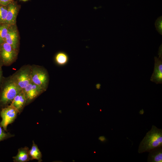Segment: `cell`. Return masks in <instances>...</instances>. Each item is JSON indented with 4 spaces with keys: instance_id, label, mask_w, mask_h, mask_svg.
<instances>
[{
    "instance_id": "cell-1",
    "label": "cell",
    "mask_w": 162,
    "mask_h": 162,
    "mask_svg": "<svg viewBox=\"0 0 162 162\" xmlns=\"http://www.w3.org/2000/svg\"><path fill=\"white\" fill-rule=\"evenodd\" d=\"M22 90L13 81L10 76L4 77L0 85V111L10 105Z\"/></svg>"
},
{
    "instance_id": "cell-2",
    "label": "cell",
    "mask_w": 162,
    "mask_h": 162,
    "mask_svg": "<svg viewBox=\"0 0 162 162\" xmlns=\"http://www.w3.org/2000/svg\"><path fill=\"white\" fill-rule=\"evenodd\" d=\"M162 147V130L152 125L140 143L138 152L141 153Z\"/></svg>"
},
{
    "instance_id": "cell-3",
    "label": "cell",
    "mask_w": 162,
    "mask_h": 162,
    "mask_svg": "<svg viewBox=\"0 0 162 162\" xmlns=\"http://www.w3.org/2000/svg\"><path fill=\"white\" fill-rule=\"evenodd\" d=\"M32 82L45 91L48 86L50 77L47 70L44 67L33 64L31 65Z\"/></svg>"
},
{
    "instance_id": "cell-4",
    "label": "cell",
    "mask_w": 162,
    "mask_h": 162,
    "mask_svg": "<svg viewBox=\"0 0 162 162\" xmlns=\"http://www.w3.org/2000/svg\"><path fill=\"white\" fill-rule=\"evenodd\" d=\"M31 73V65L27 64L21 67L10 76L14 83L22 90L32 82Z\"/></svg>"
},
{
    "instance_id": "cell-5",
    "label": "cell",
    "mask_w": 162,
    "mask_h": 162,
    "mask_svg": "<svg viewBox=\"0 0 162 162\" xmlns=\"http://www.w3.org/2000/svg\"><path fill=\"white\" fill-rule=\"evenodd\" d=\"M19 51L10 45L4 42L0 44V64L2 66H8L16 60Z\"/></svg>"
},
{
    "instance_id": "cell-6",
    "label": "cell",
    "mask_w": 162,
    "mask_h": 162,
    "mask_svg": "<svg viewBox=\"0 0 162 162\" xmlns=\"http://www.w3.org/2000/svg\"><path fill=\"white\" fill-rule=\"evenodd\" d=\"M19 112L17 109L11 105L2 109L0 111V116L2 119L0 125L7 131L8 126L14 122Z\"/></svg>"
},
{
    "instance_id": "cell-7",
    "label": "cell",
    "mask_w": 162,
    "mask_h": 162,
    "mask_svg": "<svg viewBox=\"0 0 162 162\" xmlns=\"http://www.w3.org/2000/svg\"><path fill=\"white\" fill-rule=\"evenodd\" d=\"M26 100V106L32 102L45 91L40 87L31 82L22 90Z\"/></svg>"
},
{
    "instance_id": "cell-8",
    "label": "cell",
    "mask_w": 162,
    "mask_h": 162,
    "mask_svg": "<svg viewBox=\"0 0 162 162\" xmlns=\"http://www.w3.org/2000/svg\"><path fill=\"white\" fill-rule=\"evenodd\" d=\"M5 42L10 45L14 49L19 50L20 36L16 24L10 25Z\"/></svg>"
},
{
    "instance_id": "cell-9",
    "label": "cell",
    "mask_w": 162,
    "mask_h": 162,
    "mask_svg": "<svg viewBox=\"0 0 162 162\" xmlns=\"http://www.w3.org/2000/svg\"><path fill=\"white\" fill-rule=\"evenodd\" d=\"M155 63L153 73L151 76V81L156 84L162 83V58L154 57Z\"/></svg>"
},
{
    "instance_id": "cell-10",
    "label": "cell",
    "mask_w": 162,
    "mask_h": 162,
    "mask_svg": "<svg viewBox=\"0 0 162 162\" xmlns=\"http://www.w3.org/2000/svg\"><path fill=\"white\" fill-rule=\"evenodd\" d=\"M19 10L18 6L11 2L8 5V11L5 23L9 25L16 24V19Z\"/></svg>"
},
{
    "instance_id": "cell-11",
    "label": "cell",
    "mask_w": 162,
    "mask_h": 162,
    "mask_svg": "<svg viewBox=\"0 0 162 162\" xmlns=\"http://www.w3.org/2000/svg\"><path fill=\"white\" fill-rule=\"evenodd\" d=\"M26 100L22 90L15 97L10 105L16 108L18 110L20 114L26 106Z\"/></svg>"
},
{
    "instance_id": "cell-12",
    "label": "cell",
    "mask_w": 162,
    "mask_h": 162,
    "mask_svg": "<svg viewBox=\"0 0 162 162\" xmlns=\"http://www.w3.org/2000/svg\"><path fill=\"white\" fill-rule=\"evenodd\" d=\"M29 151V148L27 146L19 148L17 155L13 157V161L26 162L29 161L30 160Z\"/></svg>"
},
{
    "instance_id": "cell-13",
    "label": "cell",
    "mask_w": 162,
    "mask_h": 162,
    "mask_svg": "<svg viewBox=\"0 0 162 162\" xmlns=\"http://www.w3.org/2000/svg\"><path fill=\"white\" fill-rule=\"evenodd\" d=\"M148 152V162H162V147L154 149Z\"/></svg>"
},
{
    "instance_id": "cell-14",
    "label": "cell",
    "mask_w": 162,
    "mask_h": 162,
    "mask_svg": "<svg viewBox=\"0 0 162 162\" xmlns=\"http://www.w3.org/2000/svg\"><path fill=\"white\" fill-rule=\"evenodd\" d=\"M29 153L30 160H36L38 162L42 161V153L34 141H32V145L29 149Z\"/></svg>"
},
{
    "instance_id": "cell-15",
    "label": "cell",
    "mask_w": 162,
    "mask_h": 162,
    "mask_svg": "<svg viewBox=\"0 0 162 162\" xmlns=\"http://www.w3.org/2000/svg\"><path fill=\"white\" fill-rule=\"evenodd\" d=\"M68 58L67 55L64 52H58L56 55L55 60L56 62L59 65H64L68 62Z\"/></svg>"
},
{
    "instance_id": "cell-16",
    "label": "cell",
    "mask_w": 162,
    "mask_h": 162,
    "mask_svg": "<svg viewBox=\"0 0 162 162\" xmlns=\"http://www.w3.org/2000/svg\"><path fill=\"white\" fill-rule=\"evenodd\" d=\"M9 26L6 23H0V44L5 42Z\"/></svg>"
},
{
    "instance_id": "cell-17",
    "label": "cell",
    "mask_w": 162,
    "mask_h": 162,
    "mask_svg": "<svg viewBox=\"0 0 162 162\" xmlns=\"http://www.w3.org/2000/svg\"><path fill=\"white\" fill-rule=\"evenodd\" d=\"M8 11V5L0 4V23H5Z\"/></svg>"
},
{
    "instance_id": "cell-18",
    "label": "cell",
    "mask_w": 162,
    "mask_h": 162,
    "mask_svg": "<svg viewBox=\"0 0 162 162\" xmlns=\"http://www.w3.org/2000/svg\"><path fill=\"white\" fill-rule=\"evenodd\" d=\"M14 136V135L4 130L0 125V142Z\"/></svg>"
},
{
    "instance_id": "cell-19",
    "label": "cell",
    "mask_w": 162,
    "mask_h": 162,
    "mask_svg": "<svg viewBox=\"0 0 162 162\" xmlns=\"http://www.w3.org/2000/svg\"><path fill=\"white\" fill-rule=\"evenodd\" d=\"M155 25L156 28L158 32L161 35L162 34V16H160L156 20Z\"/></svg>"
},
{
    "instance_id": "cell-20",
    "label": "cell",
    "mask_w": 162,
    "mask_h": 162,
    "mask_svg": "<svg viewBox=\"0 0 162 162\" xmlns=\"http://www.w3.org/2000/svg\"><path fill=\"white\" fill-rule=\"evenodd\" d=\"M13 0H0V4L7 6L12 2Z\"/></svg>"
},
{
    "instance_id": "cell-21",
    "label": "cell",
    "mask_w": 162,
    "mask_h": 162,
    "mask_svg": "<svg viewBox=\"0 0 162 162\" xmlns=\"http://www.w3.org/2000/svg\"><path fill=\"white\" fill-rule=\"evenodd\" d=\"M2 66L0 64V85L2 81L4 76L3 75V71L2 70Z\"/></svg>"
},
{
    "instance_id": "cell-22",
    "label": "cell",
    "mask_w": 162,
    "mask_h": 162,
    "mask_svg": "<svg viewBox=\"0 0 162 162\" xmlns=\"http://www.w3.org/2000/svg\"><path fill=\"white\" fill-rule=\"evenodd\" d=\"M162 44L160 46L158 52V55H159V57L162 58Z\"/></svg>"
},
{
    "instance_id": "cell-23",
    "label": "cell",
    "mask_w": 162,
    "mask_h": 162,
    "mask_svg": "<svg viewBox=\"0 0 162 162\" xmlns=\"http://www.w3.org/2000/svg\"><path fill=\"white\" fill-rule=\"evenodd\" d=\"M99 139L101 141H104L105 140V138L104 136H101L99 137Z\"/></svg>"
},
{
    "instance_id": "cell-24",
    "label": "cell",
    "mask_w": 162,
    "mask_h": 162,
    "mask_svg": "<svg viewBox=\"0 0 162 162\" xmlns=\"http://www.w3.org/2000/svg\"><path fill=\"white\" fill-rule=\"evenodd\" d=\"M100 84H98L96 85V87L97 89H99L100 88Z\"/></svg>"
},
{
    "instance_id": "cell-25",
    "label": "cell",
    "mask_w": 162,
    "mask_h": 162,
    "mask_svg": "<svg viewBox=\"0 0 162 162\" xmlns=\"http://www.w3.org/2000/svg\"><path fill=\"white\" fill-rule=\"evenodd\" d=\"M22 0L23 1H24V2H26V1H27L28 0Z\"/></svg>"
}]
</instances>
